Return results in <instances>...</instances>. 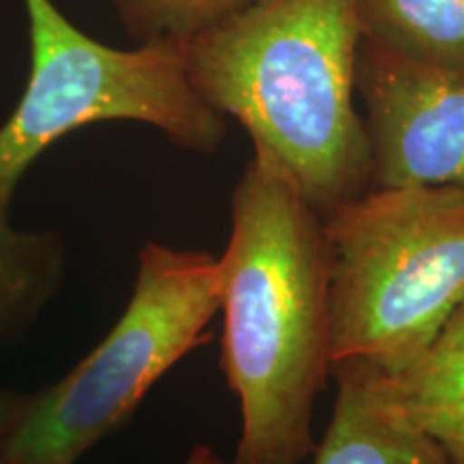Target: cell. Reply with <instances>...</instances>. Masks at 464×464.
<instances>
[{"label":"cell","mask_w":464,"mask_h":464,"mask_svg":"<svg viewBox=\"0 0 464 464\" xmlns=\"http://www.w3.org/2000/svg\"><path fill=\"white\" fill-rule=\"evenodd\" d=\"M219 368L239 400L228 464H304L332 370L323 218L269 150L254 149L230 200Z\"/></svg>","instance_id":"6da1fadb"},{"label":"cell","mask_w":464,"mask_h":464,"mask_svg":"<svg viewBox=\"0 0 464 464\" xmlns=\"http://www.w3.org/2000/svg\"><path fill=\"white\" fill-rule=\"evenodd\" d=\"M362 39L359 0H254L183 45L202 102L269 150L318 216L370 188Z\"/></svg>","instance_id":"7a4b0ae2"},{"label":"cell","mask_w":464,"mask_h":464,"mask_svg":"<svg viewBox=\"0 0 464 464\" xmlns=\"http://www.w3.org/2000/svg\"><path fill=\"white\" fill-rule=\"evenodd\" d=\"M222 263L149 241L123 314L69 372L34 392L0 390V464H78L125 428L147 393L211 340Z\"/></svg>","instance_id":"3957f363"},{"label":"cell","mask_w":464,"mask_h":464,"mask_svg":"<svg viewBox=\"0 0 464 464\" xmlns=\"http://www.w3.org/2000/svg\"><path fill=\"white\" fill-rule=\"evenodd\" d=\"M321 218L332 365L398 374L464 301V188H368Z\"/></svg>","instance_id":"277c9868"},{"label":"cell","mask_w":464,"mask_h":464,"mask_svg":"<svg viewBox=\"0 0 464 464\" xmlns=\"http://www.w3.org/2000/svg\"><path fill=\"white\" fill-rule=\"evenodd\" d=\"M24 9L31 67L20 102L0 123V183L20 185L52 144L110 121L149 125L202 155L224 142L226 119L191 86L181 44L121 50L75 26L54 0H24Z\"/></svg>","instance_id":"5b68a950"},{"label":"cell","mask_w":464,"mask_h":464,"mask_svg":"<svg viewBox=\"0 0 464 464\" xmlns=\"http://www.w3.org/2000/svg\"><path fill=\"white\" fill-rule=\"evenodd\" d=\"M357 95L370 144V188H464L462 69L406 61L362 39Z\"/></svg>","instance_id":"8992f818"},{"label":"cell","mask_w":464,"mask_h":464,"mask_svg":"<svg viewBox=\"0 0 464 464\" xmlns=\"http://www.w3.org/2000/svg\"><path fill=\"white\" fill-rule=\"evenodd\" d=\"M329 379L338 382V396L314 464H448L400 409L387 374L342 362L332 365Z\"/></svg>","instance_id":"52a82bcc"},{"label":"cell","mask_w":464,"mask_h":464,"mask_svg":"<svg viewBox=\"0 0 464 464\" xmlns=\"http://www.w3.org/2000/svg\"><path fill=\"white\" fill-rule=\"evenodd\" d=\"M387 381L404 415L448 464H464V301L430 344Z\"/></svg>","instance_id":"ba28073f"},{"label":"cell","mask_w":464,"mask_h":464,"mask_svg":"<svg viewBox=\"0 0 464 464\" xmlns=\"http://www.w3.org/2000/svg\"><path fill=\"white\" fill-rule=\"evenodd\" d=\"M17 185L0 183V351L34 327L67 276V246L54 228L11 224Z\"/></svg>","instance_id":"9c48e42d"},{"label":"cell","mask_w":464,"mask_h":464,"mask_svg":"<svg viewBox=\"0 0 464 464\" xmlns=\"http://www.w3.org/2000/svg\"><path fill=\"white\" fill-rule=\"evenodd\" d=\"M359 22L392 54L464 72V0H359Z\"/></svg>","instance_id":"30bf717a"},{"label":"cell","mask_w":464,"mask_h":464,"mask_svg":"<svg viewBox=\"0 0 464 464\" xmlns=\"http://www.w3.org/2000/svg\"><path fill=\"white\" fill-rule=\"evenodd\" d=\"M138 44L185 45L254 0H106Z\"/></svg>","instance_id":"8fae6325"},{"label":"cell","mask_w":464,"mask_h":464,"mask_svg":"<svg viewBox=\"0 0 464 464\" xmlns=\"http://www.w3.org/2000/svg\"><path fill=\"white\" fill-rule=\"evenodd\" d=\"M183 464H228V462L224 460L222 454H219L216 448H211V445L207 443H198L191 448Z\"/></svg>","instance_id":"7c38bea8"}]
</instances>
